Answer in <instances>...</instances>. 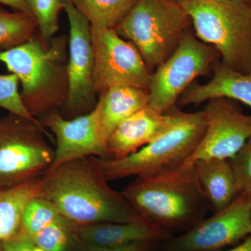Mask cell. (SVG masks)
I'll return each instance as SVG.
<instances>
[{
  "label": "cell",
  "mask_w": 251,
  "mask_h": 251,
  "mask_svg": "<svg viewBox=\"0 0 251 251\" xmlns=\"http://www.w3.org/2000/svg\"><path fill=\"white\" fill-rule=\"evenodd\" d=\"M160 244L156 242H138L121 247H100L82 244L80 251H153Z\"/></svg>",
  "instance_id": "27"
},
{
  "label": "cell",
  "mask_w": 251,
  "mask_h": 251,
  "mask_svg": "<svg viewBox=\"0 0 251 251\" xmlns=\"http://www.w3.org/2000/svg\"><path fill=\"white\" fill-rule=\"evenodd\" d=\"M195 34L213 46L221 62L236 72H251V3L240 0H183Z\"/></svg>",
  "instance_id": "5"
},
{
  "label": "cell",
  "mask_w": 251,
  "mask_h": 251,
  "mask_svg": "<svg viewBox=\"0 0 251 251\" xmlns=\"http://www.w3.org/2000/svg\"><path fill=\"white\" fill-rule=\"evenodd\" d=\"M0 251H3L2 242H0Z\"/></svg>",
  "instance_id": "34"
},
{
  "label": "cell",
  "mask_w": 251,
  "mask_h": 251,
  "mask_svg": "<svg viewBox=\"0 0 251 251\" xmlns=\"http://www.w3.org/2000/svg\"><path fill=\"white\" fill-rule=\"evenodd\" d=\"M36 247L44 251H67L72 239L73 224L64 217L54 221L32 238Z\"/></svg>",
  "instance_id": "23"
},
{
  "label": "cell",
  "mask_w": 251,
  "mask_h": 251,
  "mask_svg": "<svg viewBox=\"0 0 251 251\" xmlns=\"http://www.w3.org/2000/svg\"><path fill=\"white\" fill-rule=\"evenodd\" d=\"M204 107L206 129L192 156L185 163L198 160H229L251 138V115H246L238 101L226 97L208 100Z\"/></svg>",
  "instance_id": "12"
},
{
  "label": "cell",
  "mask_w": 251,
  "mask_h": 251,
  "mask_svg": "<svg viewBox=\"0 0 251 251\" xmlns=\"http://www.w3.org/2000/svg\"><path fill=\"white\" fill-rule=\"evenodd\" d=\"M122 194L142 219L169 234L191 228L204 219L209 206L196 184L193 166L186 164L135 177Z\"/></svg>",
  "instance_id": "3"
},
{
  "label": "cell",
  "mask_w": 251,
  "mask_h": 251,
  "mask_svg": "<svg viewBox=\"0 0 251 251\" xmlns=\"http://www.w3.org/2000/svg\"><path fill=\"white\" fill-rule=\"evenodd\" d=\"M221 60L215 47L200 40L188 29L177 49L153 71L149 87V105L165 113L176 105L198 77L211 76L213 65Z\"/></svg>",
  "instance_id": "8"
},
{
  "label": "cell",
  "mask_w": 251,
  "mask_h": 251,
  "mask_svg": "<svg viewBox=\"0 0 251 251\" xmlns=\"http://www.w3.org/2000/svg\"><path fill=\"white\" fill-rule=\"evenodd\" d=\"M39 196L52 202L63 217L79 226L143 220L122 193L109 186L90 157L49 170L41 176Z\"/></svg>",
  "instance_id": "1"
},
{
  "label": "cell",
  "mask_w": 251,
  "mask_h": 251,
  "mask_svg": "<svg viewBox=\"0 0 251 251\" xmlns=\"http://www.w3.org/2000/svg\"><path fill=\"white\" fill-rule=\"evenodd\" d=\"M69 18V61L67 72L69 93L59 113L72 120L92 112L97 105L94 87V52L91 39L90 23L70 0H63Z\"/></svg>",
  "instance_id": "10"
},
{
  "label": "cell",
  "mask_w": 251,
  "mask_h": 251,
  "mask_svg": "<svg viewBox=\"0 0 251 251\" xmlns=\"http://www.w3.org/2000/svg\"><path fill=\"white\" fill-rule=\"evenodd\" d=\"M54 141L41 124L9 113L0 118V188L41 177L53 163Z\"/></svg>",
  "instance_id": "7"
},
{
  "label": "cell",
  "mask_w": 251,
  "mask_h": 251,
  "mask_svg": "<svg viewBox=\"0 0 251 251\" xmlns=\"http://www.w3.org/2000/svg\"><path fill=\"white\" fill-rule=\"evenodd\" d=\"M192 166L198 187L214 213L227 207L240 194L229 160H198Z\"/></svg>",
  "instance_id": "17"
},
{
  "label": "cell",
  "mask_w": 251,
  "mask_h": 251,
  "mask_svg": "<svg viewBox=\"0 0 251 251\" xmlns=\"http://www.w3.org/2000/svg\"><path fill=\"white\" fill-rule=\"evenodd\" d=\"M90 25L94 87L97 96L119 85L149 90L153 72L138 49L114 29Z\"/></svg>",
  "instance_id": "9"
},
{
  "label": "cell",
  "mask_w": 251,
  "mask_h": 251,
  "mask_svg": "<svg viewBox=\"0 0 251 251\" xmlns=\"http://www.w3.org/2000/svg\"><path fill=\"white\" fill-rule=\"evenodd\" d=\"M37 29L34 16L0 9V51L13 49L29 40L36 35Z\"/></svg>",
  "instance_id": "21"
},
{
  "label": "cell",
  "mask_w": 251,
  "mask_h": 251,
  "mask_svg": "<svg viewBox=\"0 0 251 251\" xmlns=\"http://www.w3.org/2000/svg\"><path fill=\"white\" fill-rule=\"evenodd\" d=\"M0 4L10 6L16 10V11L34 16L31 7L26 0H0Z\"/></svg>",
  "instance_id": "29"
},
{
  "label": "cell",
  "mask_w": 251,
  "mask_h": 251,
  "mask_svg": "<svg viewBox=\"0 0 251 251\" xmlns=\"http://www.w3.org/2000/svg\"><path fill=\"white\" fill-rule=\"evenodd\" d=\"M172 1H174V2L179 3V4H181L183 0H171Z\"/></svg>",
  "instance_id": "32"
},
{
  "label": "cell",
  "mask_w": 251,
  "mask_h": 251,
  "mask_svg": "<svg viewBox=\"0 0 251 251\" xmlns=\"http://www.w3.org/2000/svg\"><path fill=\"white\" fill-rule=\"evenodd\" d=\"M69 37H53L50 43L39 34L7 50L0 51V62L18 77L23 103L40 120L60 111L69 93L67 65Z\"/></svg>",
  "instance_id": "2"
},
{
  "label": "cell",
  "mask_w": 251,
  "mask_h": 251,
  "mask_svg": "<svg viewBox=\"0 0 251 251\" xmlns=\"http://www.w3.org/2000/svg\"><path fill=\"white\" fill-rule=\"evenodd\" d=\"M19 80L14 74L0 75V108L37 124L40 120L29 113L18 90ZM42 125V124H41Z\"/></svg>",
  "instance_id": "25"
},
{
  "label": "cell",
  "mask_w": 251,
  "mask_h": 251,
  "mask_svg": "<svg viewBox=\"0 0 251 251\" xmlns=\"http://www.w3.org/2000/svg\"><path fill=\"white\" fill-rule=\"evenodd\" d=\"M192 26L182 5L171 0H138L115 30L138 49L151 72L177 49Z\"/></svg>",
  "instance_id": "6"
},
{
  "label": "cell",
  "mask_w": 251,
  "mask_h": 251,
  "mask_svg": "<svg viewBox=\"0 0 251 251\" xmlns=\"http://www.w3.org/2000/svg\"><path fill=\"white\" fill-rule=\"evenodd\" d=\"M63 217L52 202L40 196L28 204L23 216V229L32 238L50 224Z\"/></svg>",
  "instance_id": "22"
},
{
  "label": "cell",
  "mask_w": 251,
  "mask_h": 251,
  "mask_svg": "<svg viewBox=\"0 0 251 251\" xmlns=\"http://www.w3.org/2000/svg\"><path fill=\"white\" fill-rule=\"evenodd\" d=\"M216 97L233 99L251 107V72H236L217 61L213 65L210 80L205 84L193 82L181 94L176 105H199Z\"/></svg>",
  "instance_id": "16"
},
{
  "label": "cell",
  "mask_w": 251,
  "mask_h": 251,
  "mask_svg": "<svg viewBox=\"0 0 251 251\" xmlns=\"http://www.w3.org/2000/svg\"><path fill=\"white\" fill-rule=\"evenodd\" d=\"M149 90L128 85L110 87L99 97V125L102 139L107 143L117 126L149 105Z\"/></svg>",
  "instance_id": "18"
},
{
  "label": "cell",
  "mask_w": 251,
  "mask_h": 251,
  "mask_svg": "<svg viewBox=\"0 0 251 251\" xmlns=\"http://www.w3.org/2000/svg\"><path fill=\"white\" fill-rule=\"evenodd\" d=\"M249 198H250V200H251V197H249Z\"/></svg>",
  "instance_id": "36"
},
{
  "label": "cell",
  "mask_w": 251,
  "mask_h": 251,
  "mask_svg": "<svg viewBox=\"0 0 251 251\" xmlns=\"http://www.w3.org/2000/svg\"><path fill=\"white\" fill-rule=\"evenodd\" d=\"M26 1H27V2L28 3V4L29 5V6H31V4H32V2H33V0H26ZM31 11H32V10H31Z\"/></svg>",
  "instance_id": "31"
},
{
  "label": "cell",
  "mask_w": 251,
  "mask_h": 251,
  "mask_svg": "<svg viewBox=\"0 0 251 251\" xmlns=\"http://www.w3.org/2000/svg\"><path fill=\"white\" fill-rule=\"evenodd\" d=\"M33 14L43 40L50 43L59 29V14L64 9L63 0H33Z\"/></svg>",
  "instance_id": "24"
},
{
  "label": "cell",
  "mask_w": 251,
  "mask_h": 251,
  "mask_svg": "<svg viewBox=\"0 0 251 251\" xmlns=\"http://www.w3.org/2000/svg\"><path fill=\"white\" fill-rule=\"evenodd\" d=\"M75 240L81 244L100 247H121L138 242H166L171 234L145 220L130 223H99L79 226L73 224Z\"/></svg>",
  "instance_id": "15"
},
{
  "label": "cell",
  "mask_w": 251,
  "mask_h": 251,
  "mask_svg": "<svg viewBox=\"0 0 251 251\" xmlns=\"http://www.w3.org/2000/svg\"><path fill=\"white\" fill-rule=\"evenodd\" d=\"M3 251H34V245L31 237L21 231L15 237L2 242Z\"/></svg>",
  "instance_id": "28"
},
{
  "label": "cell",
  "mask_w": 251,
  "mask_h": 251,
  "mask_svg": "<svg viewBox=\"0 0 251 251\" xmlns=\"http://www.w3.org/2000/svg\"><path fill=\"white\" fill-rule=\"evenodd\" d=\"M205 129L203 110L185 112L177 108L171 128L136 152L117 159L90 158L108 182L160 174L184 165L197 149Z\"/></svg>",
  "instance_id": "4"
},
{
  "label": "cell",
  "mask_w": 251,
  "mask_h": 251,
  "mask_svg": "<svg viewBox=\"0 0 251 251\" xmlns=\"http://www.w3.org/2000/svg\"><path fill=\"white\" fill-rule=\"evenodd\" d=\"M92 25L115 29L138 0H70Z\"/></svg>",
  "instance_id": "20"
},
{
  "label": "cell",
  "mask_w": 251,
  "mask_h": 251,
  "mask_svg": "<svg viewBox=\"0 0 251 251\" xmlns=\"http://www.w3.org/2000/svg\"><path fill=\"white\" fill-rule=\"evenodd\" d=\"M41 177L0 188V242L17 235L23 229V216L29 202L39 195Z\"/></svg>",
  "instance_id": "19"
},
{
  "label": "cell",
  "mask_w": 251,
  "mask_h": 251,
  "mask_svg": "<svg viewBox=\"0 0 251 251\" xmlns=\"http://www.w3.org/2000/svg\"><path fill=\"white\" fill-rule=\"evenodd\" d=\"M219 251H251V235L246 238L242 242L235 247L227 249V250H221Z\"/></svg>",
  "instance_id": "30"
},
{
  "label": "cell",
  "mask_w": 251,
  "mask_h": 251,
  "mask_svg": "<svg viewBox=\"0 0 251 251\" xmlns=\"http://www.w3.org/2000/svg\"><path fill=\"white\" fill-rule=\"evenodd\" d=\"M177 108L163 113L148 105L122 121L107 140L108 159L128 156L156 139L174 124Z\"/></svg>",
  "instance_id": "14"
},
{
  "label": "cell",
  "mask_w": 251,
  "mask_h": 251,
  "mask_svg": "<svg viewBox=\"0 0 251 251\" xmlns=\"http://www.w3.org/2000/svg\"><path fill=\"white\" fill-rule=\"evenodd\" d=\"M34 251H43L42 249H39V247H34Z\"/></svg>",
  "instance_id": "33"
},
{
  "label": "cell",
  "mask_w": 251,
  "mask_h": 251,
  "mask_svg": "<svg viewBox=\"0 0 251 251\" xmlns=\"http://www.w3.org/2000/svg\"><path fill=\"white\" fill-rule=\"evenodd\" d=\"M229 161L240 193L251 197V138Z\"/></svg>",
  "instance_id": "26"
},
{
  "label": "cell",
  "mask_w": 251,
  "mask_h": 251,
  "mask_svg": "<svg viewBox=\"0 0 251 251\" xmlns=\"http://www.w3.org/2000/svg\"><path fill=\"white\" fill-rule=\"evenodd\" d=\"M240 1H246V2L251 3V0H240Z\"/></svg>",
  "instance_id": "35"
},
{
  "label": "cell",
  "mask_w": 251,
  "mask_h": 251,
  "mask_svg": "<svg viewBox=\"0 0 251 251\" xmlns=\"http://www.w3.org/2000/svg\"><path fill=\"white\" fill-rule=\"evenodd\" d=\"M40 122L55 137V155L49 170L91 156L108 159L106 144L100 135L97 104L92 112L72 120H67L59 111H54L41 118Z\"/></svg>",
  "instance_id": "13"
},
{
  "label": "cell",
  "mask_w": 251,
  "mask_h": 251,
  "mask_svg": "<svg viewBox=\"0 0 251 251\" xmlns=\"http://www.w3.org/2000/svg\"><path fill=\"white\" fill-rule=\"evenodd\" d=\"M251 235L250 198L240 193L233 202L184 234L158 246L160 251H219Z\"/></svg>",
  "instance_id": "11"
}]
</instances>
